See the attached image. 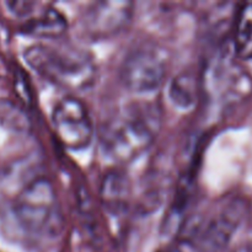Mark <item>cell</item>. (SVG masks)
Segmentation results:
<instances>
[{
    "label": "cell",
    "mask_w": 252,
    "mask_h": 252,
    "mask_svg": "<svg viewBox=\"0 0 252 252\" xmlns=\"http://www.w3.org/2000/svg\"><path fill=\"white\" fill-rule=\"evenodd\" d=\"M211 90L221 102L231 103L250 95L252 80L239 64L228 58H219L208 69Z\"/></svg>",
    "instance_id": "cell-8"
},
{
    "label": "cell",
    "mask_w": 252,
    "mask_h": 252,
    "mask_svg": "<svg viewBox=\"0 0 252 252\" xmlns=\"http://www.w3.org/2000/svg\"><path fill=\"white\" fill-rule=\"evenodd\" d=\"M234 252H252V246H244V248L238 249V250Z\"/></svg>",
    "instance_id": "cell-14"
},
{
    "label": "cell",
    "mask_w": 252,
    "mask_h": 252,
    "mask_svg": "<svg viewBox=\"0 0 252 252\" xmlns=\"http://www.w3.org/2000/svg\"><path fill=\"white\" fill-rule=\"evenodd\" d=\"M12 214L20 228L31 236L54 238L63 229V214L53 184L37 177L16 194Z\"/></svg>",
    "instance_id": "cell-3"
},
{
    "label": "cell",
    "mask_w": 252,
    "mask_h": 252,
    "mask_svg": "<svg viewBox=\"0 0 252 252\" xmlns=\"http://www.w3.org/2000/svg\"><path fill=\"white\" fill-rule=\"evenodd\" d=\"M233 44L238 58L252 59V2H245L238 10L234 22Z\"/></svg>",
    "instance_id": "cell-11"
},
{
    "label": "cell",
    "mask_w": 252,
    "mask_h": 252,
    "mask_svg": "<svg viewBox=\"0 0 252 252\" xmlns=\"http://www.w3.org/2000/svg\"><path fill=\"white\" fill-rule=\"evenodd\" d=\"M101 199L108 211L125 212L129 206L132 187L127 175L120 170H112L103 176L101 182Z\"/></svg>",
    "instance_id": "cell-10"
},
{
    "label": "cell",
    "mask_w": 252,
    "mask_h": 252,
    "mask_svg": "<svg viewBox=\"0 0 252 252\" xmlns=\"http://www.w3.org/2000/svg\"><path fill=\"white\" fill-rule=\"evenodd\" d=\"M244 218L239 199L226 202L194 224L189 241L198 252H223L238 231Z\"/></svg>",
    "instance_id": "cell-4"
},
{
    "label": "cell",
    "mask_w": 252,
    "mask_h": 252,
    "mask_svg": "<svg viewBox=\"0 0 252 252\" xmlns=\"http://www.w3.org/2000/svg\"><path fill=\"white\" fill-rule=\"evenodd\" d=\"M20 32L39 39H56L68 30V21L61 10L52 5L33 1L31 9L22 17Z\"/></svg>",
    "instance_id": "cell-9"
},
{
    "label": "cell",
    "mask_w": 252,
    "mask_h": 252,
    "mask_svg": "<svg viewBox=\"0 0 252 252\" xmlns=\"http://www.w3.org/2000/svg\"><path fill=\"white\" fill-rule=\"evenodd\" d=\"M198 79L192 71L177 74L169 85V97L174 105L182 110L191 108L198 96Z\"/></svg>",
    "instance_id": "cell-12"
},
{
    "label": "cell",
    "mask_w": 252,
    "mask_h": 252,
    "mask_svg": "<svg viewBox=\"0 0 252 252\" xmlns=\"http://www.w3.org/2000/svg\"><path fill=\"white\" fill-rule=\"evenodd\" d=\"M167 64L165 56L155 47L140 46L125 57L121 65L123 85L138 95L159 90L165 83Z\"/></svg>",
    "instance_id": "cell-5"
},
{
    "label": "cell",
    "mask_w": 252,
    "mask_h": 252,
    "mask_svg": "<svg viewBox=\"0 0 252 252\" xmlns=\"http://www.w3.org/2000/svg\"><path fill=\"white\" fill-rule=\"evenodd\" d=\"M155 252H184L180 248H176V246H166V248L159 249Z\"/></svg>",
    "instance_id": "cell-13"
},
{
    "label": "cell",
    "mask_w": 252,
    "mask_h": 252,
    "mask_svg": "<svg viewBox=\"0 0 252 252\" xmlns=\"http://www.w3.org/2000/svg\"><path fill=\"white\" fill-rule=\"evenodd\" d=\"M162 113L149 101H135L113 113L100 130V143L108 159L126 164L152 148L161 129Z\"/></svg>",
    "instance_id": "cell-1"
},
{
    "label": "cell",
    "mask_w": 252,
    "mask_h": 252,
    "mask_svg": "<svg viewBox=\"0 0 252 252\" xmlns=\"http://www.w3.org/2000/svg\"><path fill=\"white\" fill-rule=\"evenodd\" d=\"M24 59L37 75L59 89L85 91L97 81L95 61L79 48L38 42L25 49Z\"/></svg>",
    "instance_id": "cell-2"
},
{
    "label": "cell",
    "mask_w": 252,
    "mask_h": 252,
    "mask_svg": "<svg viewBox=\"0 0 252 252\" xmlns=\"http://www.w3.org/2000/svg\"><path fill=\"white\" fill-rule=\"evenodd\" d=\"M133 11L130 1L94 2L86 7L80 17L81 34L91 42L113 38L129 25Z\"/></svg>",
    "instance_id": "cell-7"
},
{
    "label": "cell",
    "mask_w": 252,
    "mask_h": 252,
    "mask_svg": "<svg viewBox=\"0 0 252 252\" xmlns=\"http://www.w3.org/2000/svg\"><path fill=\"white\" fill-rule=\"evenodd\" d=\"M54 132L65 149L83 150L91 144L95 134L93 120L83 101L74 96L61 98L52 111Z\"/></svg>",
    "instance_id": "cell-6"
}]
</instances>
